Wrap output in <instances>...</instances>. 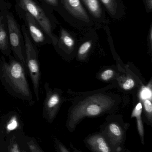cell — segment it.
<instances>
[{"label": "cell", "mask_w": 152, "mask_h": 152, "mask_svg": "<svg viewBox=\"0 0 152 152\" xmlns=\"http://www.w3.org/2000/svg\"><path fill=\"white\" fill-rule=\"evenodd\" d=\"M59 42L61 45H64L67 48H72L75 44L73 38L64 29L61 30Z\"/></svg>", "instance_id": "8fae6325"}, {"label": "cell", "mask_w": 152, "mask_h": 152, "mask_svg": "<svg viewBox=\"0 0 152 152\" xmlns=\"http://www.w3.org/2000/svg\"><path fill=\"white\" fill-rule=\"evenodd\" d=\"M29 147L30 151L33 152H42V150L39 149L38 146L35 145L34 143H31L29 144Z\"/></svg>", "instance_id": "44dd1931"}, {"label": "cell", "mask_w": 152, "mask_h": 152, "mask_svg": "<svg viewBox=\"0 0 152 152\" xmlns=\"http://www.w3.org/2000/svg\"><path fill=\"white\" fill-rule=\"evenodd\" d=\"M7 5L6 3L0 7V50L6 56L11 53L8 29L7 11Z\"/></svg>", "instance_id": "52a82bcc"}, {"label": "cell", "mask_w": 152, "mask_h": 152, "mask_svg": "<svg viewBox=\"0 0 152 152\" xmlns=\"http://www.w3.org/2000/svg\"><path fill=\"white\" fill-rule=\"evenodd\" d=\"M9 63L1 57L3 78L17 94L25 99H32L31 93L26 77L25 68L22 64L10 55Z\"/></svg>", "instance_id": "6da1fadb"}, {"label": "cell", "mask_w": 152, "mask_h": 152, "mask_svg": "<svg viewBox=\"0 0 152 152\" xmlns=\"http://www.w3.org/2000/svg\"><path fill=\"white\" fill-rule=\"evenodd\" d=\"M39 1L49 9H57L59 4L58 0H39Z\"/></svg>", "instance_id": "5bb4252c"}, {"label": "cell", "mask_w": 152, "mask_h": 152, "mask_svg": "<svg viewBox=\"0 0 152 152\" xmlns=\"http://www.w3.org/2000/svg\"><path fill=\"white\" fill-rule=\"evenodd\" d=\"M144 104L146 111L148 113H152V104L151 101L149 100H146L145 101H144Z\"/></svg>", "instance_id": "ffe728a7"}, {"label": "cell", "mask_w": 152, "mask_h": 152, "mask_svg": "<svg viewBox=\"0 0 152 152\" xmlns=\"http://www.w3.org/2000/svg\"><path fill=\"white\" fill-rule=\"evenodd\" d=\"M60 98L57 94H48L44 104L43 114L45 117L50 118L51 117V112L54 108L59 104Z\"/></svg>", "instance_id": "9c48e42d"}, {"label": "cell", "mask_w": 152, "mask_h": 152, "mask_svg": "<svg viewBox=\"0 0 152 152\" xmlns=\"http://www.w3.org/2000/svg\"><path fill=\"white\" fill-rule=\"evenodd\" d=\"M15 8L18 16L24 22L27 32L31 39L36 46L52 43L51 39L46 34L31 15L17 7H15Z\"/></svg>", "instance_id": "8992f818"}, {"label": "cell", "mask_w": 152, "mask_h": 152, "mask_svg": "<svg viewBox=\"0 0 152 152\" xmlns=\"http://www.w3.org/2000/svg\"><path fill=\"white\" fill-rule=\"evenodd\" d=\"M10 151L12 152H20V150H19L18 146L15 144V145H13V146L11 147Z\"/></svg>", "instance_id": "7402d4cb"}, {"label": "cell", "mask_w": 152, "mask_h": 152, "mask_svg": "<svg viewBox=\"0 0 152 152\" xmlns=\"http://www.w3.org/2000/svg\"><path fill=\"white\" fill-rule=\"evenodd\" d=\"M65 8L73 16L83 22L90 21V18L80 0H61Z\"/></svg>", "instance_id": "ba28073f"}, {"label": "cell", "mask_w": 152, "mask_h": 152, "mask_svg": "<svg viewBox=\"0 0 152 152\" xmlns=\"http://www.w3.org/2000/svg\"><path fill=\"white\" fill-rule=\"evenodd\" d=\"M91 14L96 18L102 16V9L99 0H82Z\"/></svg>", "instance_id": "30bf717a"}, {"label": "cell", "mask_w": 152, "mask_h": 152, "mask_svg": "<svg viewBox=\"0 0 152 152\" xmlns=\"http://www.w3.org/2000/svg\"><path fill=\"white\" fill-rule=\"evenodd\" d=\"M4 3H5V2H4L3 0H0V7L2 6L3 4H4Z\"/></svg>", "instance_id": "cb8c5ba5"}, {"label": "cell", "mask_w": 152, "mask_h": 152, "mask_svg": "<svg viewBox=\"0 0 152 152\" xmlns=\"http://www.w3.org/2000/svg\"><path fill=\"white\" fill-rule=\"evenodd\" d=\"M15 7L29 13L38 22L54 45L58 42L53 33L55 27L54 18L49 9L37 0H15Z\"/></svg>", "instance_id": "7a4b0ae2"}, {"label": "cell", "mask_w": 152, "mask_h": 152, "mask_svg": "<svg viewBox=\"0 0 152 152\" xmlns=\"http://www.w3.org/2000/svg\"><path fill=\"white\" fill-rule=\"evenodd\" d=\"M109 129L111 132L114 135L117 137L121 136V132L120 128L117 124L114 123L111 124L109 125Z\"/></svg>", "instance_id": "2e32d148"}, {"label": "cell", "mask_w": 152, "mask_h": 152, "mask_svg": "<svg viewBox=\"0 0 152 152\" xmlns=\"http://www.w3.org/2000/svg\"><path fill=\"white\" fill-rule=\"evenodd\" d=\"M92 43L91 41H87L83 43L79 48L78 53L80 56H83L88 53L91 47Z\"/></svg>", "instance_id": "9a60e30c"}, {"label": "cell", "mask_w": 152, "mask_h": 152, "mask_svg": "<svg viewBox=\"0 0 152 152\" xmlns=\"http://www.w3.org/2000/svg\"><path fill=\"white\" fill-rule=\"evenodd\" d=\"M24 40L25 55L26 67L33 84L34 90L37 100H39V88L41 80V72L38 58L37 46L31 39L24 24L21 26Z\"/></svg>", "instance_id": "3957f363"}, {"label": "cell", "mask_w": 152, "mask_h": 152, "mask_svg": "<svg viewBox=\"0 0 152 152\" xmlns=\"http://www.w3.org/2000/svg\"><path fill=\"white\" fill-rule=\"evenodd\" d=\"M147 4L148 5V8L150 10L152 9V0H147Z\"/></svg>", "instance_id": "603a6c76"}, {"label": "cell", "mask_w": 152, "mask_h": 152, "mask_svg": "<svg viewBox=\"0 0 152 152\" xmlns=\"http://www.w3.org/2000/svg\"><path fill=\"white\" fill-rule=\"evenodd\" d=\"M114 74V72L112 70H107L102 73L101 78L104 80L107 81L111 79Z\"/></svg>", "instance_id": "ac0fdd59"}, {"label": "cell", "mask_w": 152, "mask_h": 152, "mask_svg": "<svg viewBox=\"0 0 152 152\" xmlns=\"http://www.w3.org/2000/svg\"><path fill=\"white\" fill-rule=\"evenodd\" d=\"M135 85V82L134 80L132 79H129L127 80L123 84V88L125 90L131 89Z\"/></svg>", "instance_id": "d6986e66"}, {"label": "cell", "mask_w": 152, "mask_h": 152, "mask_svg": "<svg viewBox=\"0 0 152 152\" xmlns=\"http://www.w3.org/2000/svg\"><path fill=\"white\" fill-rule=\"evenodd\" d=\"M95 142V145L99 151L103 152H110V148L108 147L106 142L102 137H99L96 138Z\"/></svg>", "instance_id": "4fadbf2b"}, {"label": "cell", "mask_w": 152, "mask_h": 152, "mask_svg": "<svg viewBox=\"0 0 152 152\" xmlns=\"http://www.w3.org/2000/svg\"><path fill=\"white\" fill-rule=\"evenodd\" d=\"M18 126V123L15 117H13L7 126L8 131H12L16 129Z\"/></svg>", "instance_id": "e0dca14e"}, {"label": "cell", "mask_w": 152, "mask_h": 152, "mask_svg": "<svg viewBox=\"0 0 152 152\" xmlns=\"http://www.w3.org/2000/svg\"><path fill=\"white\" fill-rule=\"evenodd\" d=\"M8 29L10 44L15 58L19 61L26 68L25 55L24 40L21 27L15 18L13 13L8 10L7 11Z\"/></svg>", "instance_id": "277c9868"}, {"label": "cell", "mask_w": 152, "mask_h": 152, "mask_svg": "<svg viewBox=\"0 0 152 152\" xmlns=\"http://www.w3.org/2000/svg\"><path fill=\"white\" fill-rule=\"evenodd\" d=\"M111 15H115L117 11V3L115 0H100Z\"/></svg>", "instance_id": "7c38bea8"}, {"label": "cell", "mask_w": 152, "mask_h": 152, "mask_svg": "<svg viewBox=\"0 0 152 152\" xmlns=\"http://www.w3.org/2000/svg\"><path fill=\"white\" fill-rule=\"evenodd\" d=\"M112 104L111 99L106 96L91 97L75 108L72 115L73 121H77L84 116H96L109 108Z\"/></svg>", "instance_id": "5b68a950"}]
</instances>
